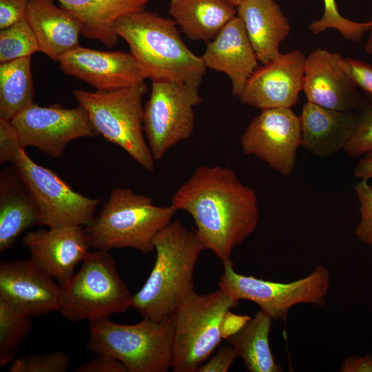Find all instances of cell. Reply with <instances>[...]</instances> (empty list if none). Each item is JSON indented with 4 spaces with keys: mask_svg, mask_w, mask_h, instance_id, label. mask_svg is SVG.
I'll return each mask as SVG.
<instances>
[{
    "mask_svg": "<svg viewBox=\"0 0 372 372\" xmlns=\"http://www.w3.org/2000/svg\"><path fill=\"white\" fill-rule=\"evenodd\" d=\"M30 57L0 63V118L11 121L33 103Z\"/></svg>",
    "mask_w": 372,
    "mask_h": 372,
    "instance_id": "obj_27",
    "label": "cell"
},
{
    "mask_svg": "<svg viewBox=\"0 0 372 372\" xmlns=\"http://www.w3.org/2000/svg\"><path fill=\"white\" fill-rule=\"evenodd\" d=\"M79 21L81 34L108 48L116 45V21L128 14L145 10L149 0H56Z\"/></svg>",
    "mask_w": 372,
    "mask_h": 372,
    "instance_id": "obj_23",
    "label": "cell"
},
{
    "mask_svg": "<svg viewBox=\"0 0 372 372\" xmlns=\"http://www.w3.org/2000/svg\"><path fill=\"white\" fill-rule=\"evenodd\" d=\"M147 91L144 81L113 90H76L73 94L87 111L98 134L121 147L145 170L154 172V159L143 130V97Z\"/></svg>",
    "mask_w": 372,
    "mask_h": 372,
    "instance_id": "obj_6",
    "label": "cell"
},
{
    "mask_svg": "<svg viewBox=\"0 0 372 372\" xmlns=\"http://www.w3.org/2000/svg\"><path fill=\"white\" fill-rule=\"evenodd\" d=\"M344 150L354 158L372 150V105L364 107L359 114L354 132Z\"/></svg>",
    "mask_w": 372,
    "mask_h": 372,
    "instance_id": "obj_32",
    "label": "cell"
},
{
    "mask_svg": "<svg viewBox=\"0 0 372 372\" xmlns=\"http://www.w3.org/2000/svg\"><path fill=\"white\" fill-rule=\"evenodd\" d=\"M14 165L37 205L42 225L87 226L93 219L99 200L72 189L55 172L34 162L25 149Z\"/></svg>",
    "mask_w": 372,
    "mask_h": 372,
    "instance_id": "obj_11",
    "label": "cell"
},
{
    "mask_svg": "<svg viewBox=\"0 0 372 372\" xmlns=\"http://www.w3.org/2000/svg\"><path fill=\"white\" fill-rule=\"evenodd\" d=\"M8 169L0 176V251L10 249L27 229L42 225L37 205L18 180L15 168Z\"/></svg>",
    "mask_w": 372,
    "mask_h": 372,
    "instance_id": "obj_24",
    "label": "cell"
},
{
    "mask_svg": "<svg viewBox=\"0 0 372 372\" xmlns=\"http://www.w3.org/2000/svg\"><path fill=\"white\" fill-rule=\"evenodd\" d=\"M22 242L30 253V259L61 286L72 277L76 265L83 261L90 248L83 226L29 231Z\"/></svg>",
    "mask_w": 372,
    "mask_h": 372,
    "instance_id": "obj_17",
    "label": "cell"
},
{
    "mask_svg": "<svg viewBox=\"0 0 372 372\" xmlns=\"http://www.w3.org/2000/svg\"><path fill=\"white\" fill-rule=\"evenodd\" d=\"M11 122L24 148L34 147L53 158L62 156L72 141L99 135L87 111L80 105L65 108L59 104L43 107L33 103Z\"/></svg>",
    "mask_w": 372,
    "mask_h": 372,
    "instance_id": "obj_12",
    "label": "cell"
},
{
    "mask_svg": "<svg viewBox=\"0 0 372 372\" xmlns=\"http://www.w3.org/2000/svg\"><path fill=\"white\" fill-rule=\"evenodd\" d=\"M75 372H128L125 365L112 355L99 353L78 366Z\"/></svg>",
    "mask_w": 372,
    "mask_h": 372,
    "instance_id": "obj_36",
    "label": "cell"
},
{
    "mask_svg": "<svg viewBox=\"0 0 372 372\" xmlns=\"http://www.w3.org/2000/svg\"><path fill=\"white\" fill-rule=\"evenodd\" d=\"M178 209L157 206L152 199L129 188H116L97 216L85 226L90 248L110 251L132 248L154 250V239L172 221Z\"/></svg>",
    "mask_w": 372,
    "mask_h": 372,
    "instance_id": "obj_4",
    "label": "cell"
},
{
    "mask_svg": "<svg viewBox=\"0 0 372 372\" xmlns=\"http://www.w3.org/2000/svg\"><path fill=\"white\" fill-rule=\"evenodd\" d=\"M25 19L37 39L40 52L54 61L79 46L81 26L68 11L54 0H29Z\"/></svg>",
    "mask_w": 372,
    "mask_h": 372,
    "instance_id": "obj_21",
    "label": "cell"
},
{
    "mask_svg": "<svg viewBox=\"0 0 372 372\" xmlns=\"http://www.w3.org/2000/svg\"><path fill=\"white\" fill-rule=\"evenodd\" d=\"M371 26L369 29V37L366 41L364 46V51L366 53L372 55V18L370 20Z\"/></svg>",
    "mask_w": 372,
    "mask_h": 372,
    "instance_id": "obj_42",
    "label": "cell"
},
{
    "mask_svg": "<svg viewBox=\"0 0 372 372\" xmlns=\"http://www.w3.org/2000/svg\"><path fill=\"white\" fill-rule=\"evenodd\" d=\"M62 289L32 260L1 262L0 299L23 316L59 311Z\"/></svg>",
    "mask_w": 372,
    "mask_h": 372,
    "instance_id": "obj_14",
    "label": "cell"
},
{
    "mask_svg": "<svg viewBox=\"0 0 372 372\" xmlns=\"http://www.w3.org/2000/svg\"><path fill=\"white\" fill-rule=\"evenodd\" d=\"M87 348L121 361L128 372H166L172 368L173 320L144 318L122 324L108 318L89 321Z\"/></svg>",
    "mask_w": 372,
    "mask_h": 372,
    "instance_id": "obj_5",
    "label": "cell"
},
{
    "mask_svg": "<svg viewBox=\"0 0 372 372\" xmlns=\"http://www.w3.org/2000/svg\"><path fill=\"white\" fill-rule=\"evenodd\" d=\"M172 205L188 212L206 249L222 262L256 229L259 209L256 191L230 168L197 167L175 192Z\"/></svg>",
    "mask_w": 372,
    "mask_h": 372,
    "instance_id": "obj_1",
    "label": "cell"
},
{
    "mask_svg": "<svg viewBox=\"0 0 372 372\" xmlns=\"http://www.w3.org/2000/svg\"><path fill=\"white\" fill-rule=\"evenodd\" d=\"M24 149L19 132L11 121L0 118V164H14Z\"/></svg>",
    "mask_w": 372,
    "mask_h": 372,
    "instance_id": "obj_34",
    "label": "cell"
},
{
    "mask_svg": "<svg viewBox=\"0 0 372 372\" xmlns=\"http://www.w3.org/2000/svg\"><path fill=\"white\" fill-rule=\"evenodd\" d=\"M32 327L31 317L19 314L0 299V366L15 359Z\"/></svg>",
    "mask_w": 372,
    "mask_h": 372,
    "instance_id": "obj_28",
    "label": "cell"
},
{
    "mask_svg": "<svg viewBox=\"0 0 372 372\" xmlns=\"http://www.w3.org/2000/svg\"><path fill=\"white\" fill-rule=\"evenodd\" d=\"M236 12L258 61L265 64L278 56L291 31L279 4L274 0H249L237 6Z\"/></svg>",
    "mask_w": 372,
    "mask_h": 372,
    "instance_id": "obj_22",
    "label": "cell"
},
{
    "mask_svg": "<svg viewBox=\"0 0 372 372\" xmlns=\"http://www.w3.org/2000/svg\"><path fill=\"white\" fill-rule=\"evenodd\" d=\"M70 364L69 356L56 351L45 354H32L15 358L8 367L9 372H65Z\"/></svg>",
    "mask_w": 372,
    "mask_h": 372,
    "instance_id": "obj_31",
    "label": "cell"
},
{
    "mask_svg": "<svg viewBox=\"0 0 372 372\" xmlns=\"http://www.w3.org/2000/svg\"><path fill=\"white\" fill-rule=\"evenodd\" d=\"M340 65L355 85L372 96V65L362 60L342 58Z\"/></svg>",
    "mask_w": 372,
    "mask_h": 372,
    "instance_id": "obj_35",
    "label": "cell"
},
{
    "mask_svg": "<svg viewBox=\"0 0 372 372\" xmlns=\"http://www.w3.org/2000/svg\"><path fill=\"white\" fill-rule=\"evenodd\" d=\"M236 8L249 0H225Z\"/></svg>",
    "mask_w": 372,
    "mask_h": 372,
    "instance_id": "obj_43",
    "label": "cell"
},
{
    "mask_svg": "<svg viewBox=\"0 0 372 372\" xmlns=\"http://www.w3.org/2000/svg\"><path fill=\"white\" fill-rule=\"evenodd\" d=\"M250 319L247 316L236 315L229 311L224 318L222 328L223 338L227 339L237 333Z\"/></svg>",
    "mask_w": 372,
    "mask_h": 372,
    "instance_id": "obj_40",
    "label": "cell"
},
{
    "mask_svg": "<svg viewBox=\"0 0 372 372\" xmlns=\"http://www.w3.org/2000/svg\"><path fill=\"white\" fill-rule=\"evenodd\" d=\"M79 271L61 286L59 312L75 322L93 321L125 312L132 297L109 251H88Z\"/></svg>",
    "mask_w": 372,
    "mask_h": 372,
    "instance_id": "obj_7",
    "label": "cell"
},
{
    "mask_svg": "<svg viewBox=\"0 0 372 372\" xmlns=\"http://www.w3.org/2000/svg\"><path fill=\"white\" fill-rule=\"evenodd\" d=\"M324 12L319 19L313 20L309 26V31L318 34L328 29L337 30L344 39L358 42L363 34L370 29L371 22H356L348 19L340 13L335 0H323Z\"/></svg>",
    "mask_w": 372,
    "mask_h": 372,
    "instance_id": "obj_30",
    "label": "cell"
},
{
    "mask_svg": "<svg viewBox=\"0 0 372 372\" xmlns=\"http://www.w3.org/2000/svg\"><path fill=\"white\" fill-rule=\"evenodd\" d=\"M206 68L221 72L231 81L232 94L238 96L258 68V58L242 20L234 17L211 41L200 56Z\"/></svg>",
    "mask_w": 372,
    "mask_h": 372,
    "instance_id": "obj_19",
    "label": "cell"
},
{
    "mask_svg": "<svg viewBox=\"0 0 372 372\" xmlns=\"http://www.w3.org/2000/svg\"><path fill=\"white\" fill-rule=\"evenodd\" d=\"M336 52L317 48L305 59L303 90L308 102L337 111L362 105L357 86L340 65Z\"/></svg>",
    "mask_w": 372,
    "mask_h": 372,
    "instance_id": "obj_18",
    "label": "cell"
},
{
    "mask_svg": "<svg viewBox=\"0 0 372 372\" xmlns=\"http://www.w3.org/2000/svg\"><path fill=\"white\" fill-rule=\"evenodd\" d=\"M225 291L206 295L192 293L172 315L174 372H196L209 357L223 338L226 313L238 305Z\"/></svg>",
    "mask_w": 372,
    "mask_h": 372,
    "instance_id": "obj_8",
    "label": "cell"
},
{
    "mask_svg": "<svg viewBox=\"0 0 372 372\" xmlns=\"http://www.w3.org/2000/svg\"><path fill=\"white\" fill-rule=\"evenodd\" d=\"M360 202V221L355 228L357 237L372 247V187L366 180H361L355 187Z\"/></svg>",
    "mask_w": 372,
    "mask_h": 372,
    "instance_id": "obj_33",
    "label": "cell"
},
{
    "mask_svg": "<svg viewBox=\"0 0 372 372\" xmlns=\"http://www.w3.org/2000/svg\"><path fill=\"white\" fill-rule=\"evenodd\" d=\"M305 59L295 50L257 68L238 96L240 101L261 110L291 108L303 90Z\"/></svg>",
    "mask_w": 372,
    "mask_h": 372,
    "instance_id": "obj_15",
    "label": "cell"
},
{
    "mask_svg": "<svg viewBox=\"0 0 372 372\" xmlns=\"http://www.w3.org/2000/svg\"><path fill=\"white\" fill-rule=\"evenodd\" d=\"M219 289L235 300H247L274 320L285 321L289 309L300 303L322 306L330 285V273L318 265L306 277L290 282H277L237 273L230 259L223 262Z\"/></svg>",
    "mask_w": 372,
    "mask_h": 372,
    "instance_id": "obj_9",
    "label": "cell"
},
{
    "mask_svg": "<svg viewBox=\"0 0 372 372\" xmlns=\"http://www.w3.org/2000/svg\"><path fill=\"white\" fill-rule=\"evenodd\" d=\"M169 12L188 39L207 43L237 14L225 0H170Z\"/></svg>",
    "mask_w": 372,
    "mask_h": 372,
    "instance_id": "obj_25",
    "label": "cell"
},
{
    "mask_svg": "<svg viewBox=\"0 0 372 372\" xmlns=\"http://www.w3.org/2000/svg\"><path fill=\"white\" fill-rule=\"evenodd\" d=\"M63 73L83 81L96 90H113L144 81L145 76L130 53L74 48L59 61Z\"/></svg>",
    "mask_w": 372,
    "mask_h": 372,
    "instance_id": "obj_16",
    "label": "cell"
},
{
    "mask_svg": "<svg viewBox=\"0 0 372 372\" xmlns=\"http://www.w3.org/2000/svg\"><path fill=\"white\" fill-rule=\"evenodd\" d=\"M29 0H0V30L8 28L23 19Z\"/></svg>",
    "mask_w": 372,
    "mask_h": 372,
    "instance_id": "obj_37",
    "label": "cell"
},
{
    "mask_svg": "<svg viewBox=\"0 0 372 372\" xmlns=\"http://www.w3.org/2000/svg\"><path fill=\"white\" fill-rule=\"evenodd\" d=\"M355 176L361 180H368L372 178V150L364 154L358 162L354 172Z\"/></svg>",
    "mask_w": 372,
    "mask_h": 372,
    "instance_id": "obj_41",
    "label": "cell"
},
{
    "mask_svg": "<svg viewBox=\"0 0 372 372\" xmlns=\"http://www.w3.org/2000/svg\"><path fill=\"white\" fill-rule=\"evenodd\" d=\"M202 101L198 86L184 82L152 81L143 109V130L154 161L192 136L194 107Z\"/></svg>",
    "mask_w": 372,
    "mask_h": 372,
    "instance_id": "obj_10",
    "label": "cell"
},
{
    "mask_svg": "<svg viewBox=\"0 0 372 372\" xmlns=\"http://www.w3.org/2000/svg\"><path fill=\"white\" fill-rule=\"evenodd\" d=\"M40 52L36 36L25 18L0 30V63Z\"/></svg>",
    "mask_w": 372,
    "mask_h": 372,
    "instance_id": "obj_29",
    "label": "cell"
},
{
    "mask_svg": "<svg viewBox=\"0 0 372 372\" xmlns=\"http://www.w3.org/2000/svg\"><path fill=\"white\" fill-rule=\"evenodd\" d=\"M341 372H372V355H353L343 362Z\"/></svg>",
    "mask_w": 372,
    "mask_h": 372,
    "instance_id": "obj_39",
    "label": "cell"
},
{
    "mask_svg": "<svg viewBox=\"0 0 372 372\" xmlns=\"http://www.w3.org/2000/svg\"><path fill=\"white\" fill-rule=\"evenodd\" d=\"M114 30L146 79L199 87L207 68L183 42L172 19L144 10L119 18Z\"/></svg>",
    "mask_w": 372,
    "mask_h": 372,
    "instance_id": "obj_3",
    "label": "cell"
},
{
    "mask_svg": "<svg viewBox=\"0 0 372 372\" xmlns=\"http://www.w3.org/2000/svg\"><path fill=\"white\" fill-rule=\"evenodd\" d=\"M237 358L232 345L221 347L207 362L198 368L197 372H226Z\"/></svg>",
    "mask_w": 372,
    "mask_h": 372,
    "instance_id": "obj_38",
    "label": "cell"
},
{
    "mask_svg": "<svg viewBox=\"0 0 372 372\" xmlns=\"http://www.w3.org/2000/svg\"><path fill=\"white\" fill-rule=\"evenodd\" d=\"M261 110L241 136V148L245 154L255 155L288 176L294 169L302 142L300 116L287 107Z\"/></svg>",
    "mask_w": 372,
    "mask_h": 372,
    "instance_id": "obj_13",
    "label": "cell"
},
{
    "mask_svg": "<svg viewBox=\"0 0 372 372\" xmlns=\"http://www.w3.org/2000/svg\"><path fill=\"white\" fill-rule=\"evenodd\" d=\"M156 257L142 288L132 297V307L144 318H169L179 304L195 292L194 271L206 247L196 231L172 220L154 239Z\"/></svg>",
    "mask_w": 372,
    "mask_h": 372,
    "instance_id": "obj_2",
    "label": "cell"
},
{
    "mask_svg": "<svg viewBox=\"0 0 372 372\" xmlns=\"http://www.w3.org/2000/svg\"><path fill=\"white\" fill-rule=\"evenodd\" d=\"M273 318L262 310L258 311L235 334L227 340L232 345L245 367L250 372H280L269 345V333Z\"/></svg>",
    "mask_w": 372,
    "mask_h": 372,
    "instance_id": "obj_26",
    "label": "cell"
},
{
    "mask_svg": "<svg viewBox=\"0 0 372 372\" xmlns=\"http://www.w3.org/2000/svg\"><path fill=\"white\" fill-rule=\"evenodd\" d=\"M358 116L352 111L329 110L307 101L300 116L301 145L317 156L333 155L350 140Z\"/></svg>",
    "mask_w": 372,
    "mask_h": 372,
    "instance_id": "obj_20",
    "label": "cell"
}]
</instances>
